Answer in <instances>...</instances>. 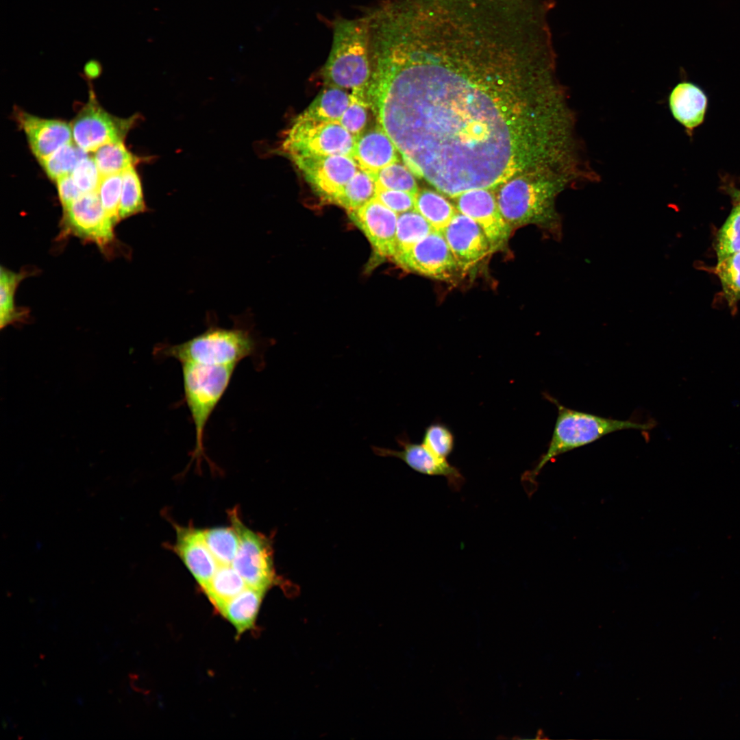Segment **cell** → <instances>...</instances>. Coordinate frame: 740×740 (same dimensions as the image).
<instances>
[{"instance_id": "obj_1", "label": "cell", "mask_w": 740, "mask_h": 740, "mask_svg": "<svg viewBox=\"0 0 740 740\" xmlns=\"http://www.w3.org/2000/svg\"><path fill=\"white\" fill-rule=\"evenodd\" d=\"M457 33L456 20L432 18L386 34L363 94L407 166L454 197L497 185L513 165L499 108L452 64Z\"/></svg>"}, {"instance_id": "obj_2", "label": "cell", "mask_w": 740, "mask_h": 740, "mask_svg": "<svg viewBox=\"0 0 740 740\" xmlns=\"http://www.w3.org/2000/svg\"><path fill=\"white\" fill-rule=\"evenodd\" d=\"M574 188L570 184L554 180L532 182L515 179L500 190L497 201L506 221L513 230L534 225L554 238L562 237V219L555 207L557 196Z\"/></svg>"}, {"instance_id": "obj_3", "label": "cell", "mask_w": 740, "mask_h": 740, "mask_svg": "<svg viewBox=\"0 0 740 740\" xmlns=\"http://www.w3.org/2000/svg\"><path fill=\"white\" fill-rule=\"evenodd\" d=\"M545 398L557 408L558 415L547 451L535 467L523 476L522 482L528 484L535 478L545 465L564 453L589 445L604 436L624 430H648L654 421L639 423L630 419L621 420L604 417L594 414L567 408L550 394Z\"/></svg>"}, {"instance_id": "obj_4", "label": "cell", "mask_w": 740, "mask_h": 740, "mask_svg": "<svg viewBox=\"0 0 740 740\" xmlns=\"http://www.w3.org/2000/svg\"><path fill=\"white\" fill-rule=\"evenodd\" d=\"M331 50L323 68L327 86L362 90L372 75L369 49V27L364 16L339 18L333 23Z\"/></svg>"}, {"instance_id": "obj_5", "label": "cell", "mask_w": 740, "mask_h": 740, "mask_svg": "<svg viewBox=\"0 0 740 740\" xmlns=\"http://www.w3.org/2000/svg\"><path fill=\"white\" fill-rule=\"evenodd\" d=\"M256 351V341L248 329L237 326L225 328L214 325L188 341L163 345L156 350L159 356L173 358L180 363L210 365H238Z\"/></svg>"}, {"instance_id": "obj_6", "label": "cell", "mask_w": 740, "mask_h": 740, "mask_svg": "<svg viewBox=\"0 0 740 740\" xmlns=\"http://www.w3.org/2000/svg\"><path fill=\"white\" fill-rule=\"evenodd\" d=\"M185 402L195 431L193 459L204 455V432L209 419L227 390L237 365L180 363Z\"/></svg>"}, {"instance_id": "obj_7", "label": "cell", "mask_w": 740, "mask_h": 740, "mask_svg": "<svg viewBox=\"0 0 740 740\" xmlns=\"http://www.w3.org/2000/svg\"><path fill=\"white\" fill-rule=\"evenodd\" d=\"M356 138L339 121L299 114L286 132L282 150L291 160L308 156H352Z\"/></svg>"}, {"instance_id": "obj_8", "label": "cell", "mask_w": 740, "mask_h": 740, "mask_svg": "<svg viewBox=\"0 0 740 740\" xmlns=\"http://www.w3.org/2000/svg\"><path fill=\"white\" fill-rule=\"evenodd\" d=\"M232 527L239 538V547L232 563L247 587L266 591L275 580L272 551L268 539L241 521L236 510L230 512Z\"/></svg>"}, {"instance_id": "obj_9", "label": "cell", "mask_w": 740, "mask_h": 740, "mask_svg": "<svg viewBox=\"0 0 740 740\" xmlns=\"http://www.w3.org/2000/svg\"><path fill=\"white\" fill-rule=\"evenodd\" d=\"M135 121L136 116L121 119L110 114L92 95L72 123L73 137L85 151H95L106 144L123 142Z\"/></svg>"}, {"instance_id": "obj_10", "label": "cell", "mask_w": 740, "mask_h": 740, "mask_svg": "<svg viewBox=\"0 0 740 740\" xmlns=\"http://www.w3.org/2000/svg\"><path fill=\"white\" fill-rule=\"evenodd\" d=\"M292 160L313 190L332 203L359 167L353 157L345 155L308 156Z\"/></svg>"}, {"instance_id": "obj_11", "label": "cell", "mask_w": 740, "mask_h": 740, "mask_svg": "<svg viewBox=\"0 0 740 740\" xmlns=\"http://www.w3.org/2000/svg\"><path fill=\"white\" fill-rule=\"evenodd\" d=\"M393 260L407 270L441 280H454L463 272L443 234L436 230Z\"/></svg>"}, {"instance_id": "obj_12", "label": "cell", "mask_w": 740, "mask_h": 740, "mask_svg": "<svg viewBox=\"0 0 740 740\" xmlns=\"http://www.w3.org/2000/svg\"><path fill=\"white\" fill-rule=\"evenodd\" d=\"M62 225L69 234L105 249L114 241V225L106 214L97 192L82 194L63 208Z\"/></svg>"}, {"instance_id": "obj_13", "label": "cell", "mask_w": 740, "mask_h": 740, "mask_svg": "<svg viewBox=\"0 0 740 740\" xmlns=\"http://www.w3.org/2000/svg\"><path fill=\"white\" fill-rule=\"evenodd\" d=\"M456 210L473 219L487 237L492 251L502 248L511 228L503 217L497 199L487 189H474L456 197Z\"/></svg>"}, {"instance_id": "obj_14", "label": "cell", "mask_w": 740, "mask_h": 740, "mask_svg": "<svg viewBox=\"0 0 740 740\" xmlns=\"http://www.w3.org/2000/svg\"><path fill=\"white\" fill-rule=\"evenodd\" d=\"M442 234L463 272L476 266L493 252L490 243L480 225L473 219L458 211Z\"/></svg>"}, {"instance_id": "obj_15", "label": "cell", "mask_w": 740, "mask_h": 740, "mask_svg": "<svg viewBox=\"0 0 740 740\" xmlns=\"http://www.w3.org/2000/svg\"><path fill=\"white\" fill-rule=\"evenodd\" d=\"M380 257L393 258L398 214L376 197L360 208L348 212Z\"/></svg>"}, {"instance_id": "obj_16", "label": "cell", "mask_w": 740, "mask_h": 740, "mask_svg": "<svg viewBox=\"0 0 740 740\" xmlns=\"http://www.w3.org/2000/svg\"><path fill=\"white\" fill-rule=\"evenodd\" d=\"M400 450L373 446V452L380 456H392L403 460L413 470L429 476H440L447 479L449 486L458 491L464 483V478L460 471L430 451L426 445L410 441L405 434L397 438Z\"/></svg>"}, {"instance_id": "obj_17", "label": "cell", "mask_w": 740, "mask_h": 740, "mask_svg": "<svg viewBox=\"0 0 740 740\" xmlns=\"http://www.w3.org/2000/svg\"><path fill=\"white\" fill-rule=\"evenodd\" d=\"M14 116L38 161L61 146L72 143V128L64 121L41 119L19 109L14 110Z\"/></svg>"}, {"instance_id": "obj_18", "label": "cell", "mask_w": 740, "mask_h": 740, "mask_svg": "<svg viewBox=\"0 0 740 740\" xmlns=\"http://www.w3.org/2000/svg\"><path fill=\"white\" fill-rule=\"evenodd\" d=\"M174 550L203 589L219 564L206 545L200 530L175 526Z\"/></svg>"}, {"instance_id": "obj_19", "label": "cell", "mask_w": 740, "mask_h": 740, "mask_svg": "<svg viewBox=\"0 0 740 740\" xmlns=\"http://www.w3.org/2000/svg\"><path fill=\"white\" fill-rule=\"evenodd\" d=\"M397 149L379 124L356 140L352 157L362 170L373 174L398 162Z\"/></svg>"}, {"instance_id": "obj_20", "label": "cell", "mask_w": 740, "mask_h": 740, "mask_svg": "<svg viewBox=\"0 0 740 740\" xmlns=\"http://www.w3.org/2000/svg\"><path fill=\"white\" fill-rule=\"evenodd\" d=\"M707 101L703 90L689 82L678 83L669 97V106L673 116L687 131H692L703 122Z\"/></svg>"}, {"instance_id": "obj_21", "label": "cell", "mask_w": 740, "mask_h": 740, "mask_svg": "<svg viewBox=\"0 0 740 740\" xmlns=\"http://www.w3.org/2000/svg\"><path fill=\"white\" fill-rule=\"evenodd\" d=\"M264 592L247 587L219 610L234 627L237 636L254 626Z\"/></svg>"}, {"instance_id": "obj_22", "label": "cell", "mask_w": 740, "mask_h": 740, "mask_svg": "<svg viewBox=\"0 0 740 740\" xmlns=\"http://www.w3.org/2000/svg\"><path fill=\"white\" fill-rule=\"evenodd\" d=\"M247 585L232 565H219L215 573L202 589L218 611Z\"/></svg>"}, {"instance_id": "obj_23", "label": "cell", "mask_w": 740, "mask_h": 740, "mask_svg": "<svg viewBox=\"0 0 740 740\" xmlns=\"http://www.w3.org/2000/svg\"><path fill=\"white\" fill-rule=\"evenodd\" d=\"M30 274L27 271L14 273L3 267L0 273V327L25 322L28 318L27 309L14 304V295L19 283Z\"/></svg>"}, {"instance_id": "obj_24", "label": "cell", "mask_w": 740, "mask_h": 740, "mask_svg": "<svg viewBox=\"0 0 740 740\" xmlns=\"http://www.w3.org/2000/svg\"><path fill=\"white\" fill-rule=\"evenodd\" d=\"M433 231L432 225L415 210L398 214L393 258L408 251Z\"/></svg>"}, {"instance_id": "obj_25", "label": "cell", "mask_w": 740, "mask_h": 740, "mask_svg": "<svg viewBox=\"0 0 740 740\" xmlns=\"http://www.w3.org/2000/svg\"><path fill=\"white\" fill-rule=\"evenodd\" d=\"M415 210L426 219L434 230L441 233L458 212L444 197L429 190L416 194Z\"/></svg>"}, {"instance_id": "obj_26", "label": "cell", "mask_w": 740, "mask_h": 740, "mask_svg": "<svg viewBox=\"0 0 740 740\" xmlns=\"http://www.w3.org/2000/svg\"><path fill=\"white\" fill-rule=\"evenodd\" d=\"M376 190L377 185L374 178L359 168L336 197L334 204L341 206L348 212L355 210L374 199Z\"/></svg>"}, {"instance_id": "obj_27", "label": "cell", "mask_w": 740, "mask_h": 740, "mask_svg": "<svg viewBox=\"0 0 740 740\" xmlns=\"http://www.w3.org/2000/svg\"><path fill=\"white\" fill-rule=\"evenodd\" d=\"M351 101V94L345 90L328 86L304 112L317 119L339 121Z\"/></svg>"}, {"instance_id": "obj_28", "label": "cell", "mask_w": 740, "mask_h": 740, "mask_svg": "<svg viewBox=\"0 0 740 740\" xmlns=\"http://www.w3.org/2000/svg\"><path fill=\"white\" fill-rule=\"evenodd\" d=\"M94 152L93 158L102 177L121 173L142 160L128 151L123 142L106 144Z\"/></svg>"}, {"instance_id": "obj_29", "label": "cell", "mask_w": 740, "mask_h": 740, "mask_svg": "<svg viewBox=\"0 0 740 740\" xmlns=\"http://www.w3.org/2000/svg\"><path fill=\"white\" fill-rule=\"evenodd\" d=\"M202 537L219 565H232L238 550L239 538L234 528L201 530Z\"/></svg>"}, {"instance_id": "obj_30", "label": "cell", "mask_w": 740, "mask_h": 740, "mask_svg": "<svg viewBox=\"0 0 740 740\" xmlns=\"http://www.w3.org/2000/svg\"><path fill=\"white\" fill-rule=\"evenodd\" d=\"M146 210L141 181L134 166H132L122 172L119 218L120 220L124 219Z\"/></svg>"}, {"instance_id": "obj_31", "label": "cell", "mask_w": 740, "mask_h": 740, "mask_svg": "<svg viewBox=\"0 0 740 740\" xmlns=\"http://www.w3.org/2000/svg\"><path fill=\"white\" fill-rule=\"evenodd\" d=\"M87 156L86 151L70 143L39 162L48 177L56 181L62 176L70 175L77 162Z\"/></svg>"}, {"instance_id": "obj_32", "label": "cell", "mask_w": 740, "mask_h": 740, "mask_svg": "<svg viewBox=\"0 0 740 740\" xmlns=\"http://www.w3.org/2000/svg\"><path fill=\"white\" fill-rule=\"evenodd\" d=\"M376 185L386 189L402 190L416 195L418 193L415 180L411 172L397 162L370 174Z\"/></svg>"}, {"instance_id": "obj_33", "label": "cell", "mask_w": 740, "mask_h": 740, "mask_svg": "<svg viewBox=\"0 0 740 740\" xmlns=\"http://www.w3.org/2000/svg\"><path fill=\"white\" fill-rule=\"evenodd\" d=\"M717 273L730 306L740 299V251L719 260Z\"/></svg>"}, {"instance_id": "obj_34", "label": "cell", "mask_w": 740, "mask_h": 740, "mask_svg": "<svg viewBox=\"0 0 740 740\" xmlns=\"http://www.w3.org/2000/svg\"><path fill=\"white\" fill-rule=\"evenodd\" d=\"M122 189V173L103 176L97 190L102 206L115 225L119 221V205Z\"/></svg>"}, {"instance_id": "obj_35", "label": "cell", "mask_w": 740, "mask_h": 740, "mask_svg": "<svg viewBox=\"0 0 740 740\" xmlns=\"http://www.w3.org/2000/svg\"><path fill=\"white\" fill-rule=\"evenodd\" d=\"M740 251V204L732 211L718 234L717 252L719 260Z\"/></svg>"}, {"instance_id": "obj_36", "label": "cell", "mask_w": 740, "mask_h": 740, "mask_svg": "<svg viewBox=\"0 0 740 740\" xmlns=\"http://www.w3.org/2000/svg\"><path fill=\"white\" fill-rule=\"evenodd\" d=\"M422 443L438 456L447 458L454 449V436L445 424L435 422L426 428Z\"/></svg>"}, {"instance_id": "obj_37", "label": "cell", "mask_w": 740, "mask_h": 740, "mask_svg": "<svg viewBox=\"0 0 740 740\" xmlns=\"http://www.w3.org/2000/svg\"><path fill=\"white\" fill-rule=\"evenodd\" d=\"M71 175L83 194L97 192L102 178L94 158L88 156L77 162Z\"/></svg>"}, {"instance_id": "obj_38", "label": "cell", "mask_w": 740, "mask_h": 740, "mask_svg": "<svg viewBox=\"0 0 740 740\" xmlns=\"http://www.w3.org/2000/svg\"><path fill=\"white\" fill-rule=\"evenodd\" d=\"M375 197L397 214L415 210V195L410 193L377 186Z\"/></svg>"}, {"instance_id": "obj_39", "label": "cell", "mask_w": 740, "mask_h": 740, "mask_svg": "<svg viewBox=\"0 0 740 740\" xmlns=\"http://www.w3.org/2000/svg\"><path fill=\"white\" fill-rule=\"evenodd\" d=\"M367 108L368 107L352 98L350 104L339 120L343 127L356 139L364 132L366 127Z\"/></svg>"}, {"instance_id": "obj_40", "label": "cell", "mask_w": 740, "mask_h": 740, "mask_svg": "<svg viewBox=\"0 0 740 740\" xmlns=\"http://www.w3.org/2000/svg\"><path fill=\"white\" fill-rule=\"evenodd\" d=\"M56 182L63 208L71 204L83 194L76 186L71 174L62 176Z\"/></svg>"}, {"instance_id": "obj_41", "label": "cell", "mask_w": 740, "mask_h": 740, "mask_svg": "<svg viewBox=\"0 0 740 740\" xmlns=\"http://www.w3.org/2000/svg\"><path fill=\"white\" fill-rule=\"evenodd\" d=\"M84 71L88 77H95L101 72V66L98 62L90 60L85 66Z\"/></svg>"}, {"instance_id": "obj_42", "label": "cell", "mask_w": 740, "mask_h": 740, "mask_svg": "<svg viewBox=\"0 0 740 740\" xmlns=\"http://www.w3.org/2000/svg\"><path fill=\"white\" fill-rule=\"evenodd\" d=\"M735 195L737 197V199H739V203H740V191L735 192Z\"/></svg>"}, {"instance_id": "obj_43", "label": "cell", "mask_w": 740, "mask_h": 740, "mask_svg": "<svg viewBox=\"0 0 740 740\" xmlns=\"http://www.w3.org/2000/svg\"><path fill=\"white\" fill-rule=\"evenodd\" d=\"M406 13H408V12H406ZM403 14H405V13H403ZM398 15H399V14H398ZM396 16H397V15H396ZM394 16H393V17H394ZM391 18H392V17H391ZM387 19H388V18H387ZM387 19H386V20H387ZM386 20H384V21H386ZM384 21H382V22H384ZM380 24H379V25H380ZM378 25H377V26H378ZM377 26H376V27H377ZM375 28H374V29H375ZM373 30H372V31H373Z\"/></svg>"}]
</instances>
